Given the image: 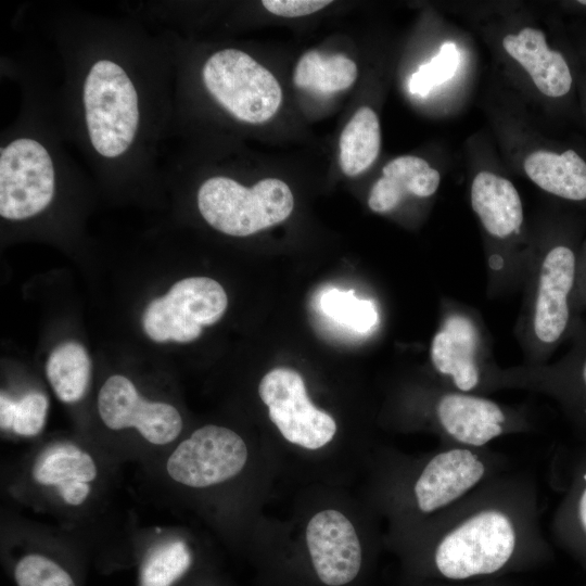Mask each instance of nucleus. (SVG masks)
I'll use <instances>...</instances> for the list:
<instances>
[{
  "mask_svg": "<svg viewBox=\"0 0 586 586\" xmlns=\"http://www.w3.org/2000/svg\"><path fill=\"white\" fill-rule=\"evenodd\" d=\"M247 460V445L235 431L207 424L169 449L164 474L173 484L205 489L234 479Z\"/></svg>",
  "mask_w": 586,
  "mask_h": 586,
  "instance_id": "0eeeda50",
  "label": "nucleus"
},
{
  "mask_svg": "<svg viewBox=\"0 0 586 586\" xmlns=\"http://www.w3.org/2000/svg\"><path fill=\"white\" fill-rule=\"evenodd\" d=\"M381 145L380 123L375 112L362 106L344 127L339 142L340 166L346 176H357L377 160Z\"/></svg>",
  "mask_w": 586,
  "mask_h": 586,
  "instance_id": "412c9836",
  "label": "nucleus"
},
{
  "mask_svg": "<svg viewBox=\"0 0 586 586\" xmlns=\"http://www.w3.org/2000/svg\"><path fill=\"white\" fill-rule=\"evenodd\" d=\"M46 375L61 402L77 403L85 396L91 378V361L86 349L76 342L60 344L48 358Z\"/></svg>",
  "mask_w": 586,
  "mask_h": 586,
  "instance_id": "4be33fe9",
  "label": "nucleus"
},
{
  "mask_svg": "<svg viewBox=\"0 0 586 586\" xmlns=\"http://www.w3.org/2000/svg\"><path fill=\"white\" fill-rule=\"evenodd\" d=\"M98 413L111 431H133L155 449L173 444L183 421L178 409L165 402L143 397L136 385L120 374L105 380L98 394Z\"/></svg>",
  "mask_w": 586,
  "mask_h": 586,
  "instance_id": "f8f14e48",
  "label": "nucleus"
},
{
  "mask_svg": "<svg viewBox=\"0 0 586 586\" xmlns=\"http://www.w3.org/2000/svg\"><path fill=\"white\" fill-rule=\"evenodd\" d=\"M586 586V585H585Z\"/></svg>",
  "mask_w": 586,
  "mask_h": 586,
  "instance_id": "473e14b6",
  "label": "nucleus"
},
{
  "mask_svg": "<svg viewBox=\"0 0 586 586\" xmlns=\"http://www.w3.org/2000/svg\"><path fill=\"white\" fill-rule=\"evenodd\" d=\"M227 304V294L217 281L206 277L186 278L146 306L143 330L155 342H191L200 336L204 326L222 317Z\"/></svg>",
  "mask_w": 586,
  "mask_h": 586,
  "instance_id": "1a4fd4ad",
  "label": "nucleus"
},
{
  "mask_svg": "<svg viewBox=\"0 0 586 586\" xmlns=\"http://www.w3.org/2000/svg\"><path fill=\"white\" fill-rule=\"evenodd\" d=\"M477 344L476 327L460 314L447 317L432 340L430 355L434 368L450 378L459 392L469 393L480 383Z\"/></svg>",
  "mask_w": 586,
  "mask_h": 586,
  "instance_id": "2eb2a0df",
  "label": "nucleus"
},
{
  "mask_svg": "<svg viewBox=\"0 0 586 586\" xmlns=\"http://www.w3.org/2000/svg\"><path fill=\"white\" fill-rule=\"evenodd\" d=\"M258 394L268 407L271 422L286 442L318 450L333 440L337 430L335 420L311 403L297 371L289 368L270 370L259 382Z\"/></svg>",
  "mask_w": 586,
  "mask_h": 586,
  "instance_id": "9d476101",
  "label": "nucleus"
},
{
  "mask_svg": "<svg viewBox=\"0 0 586 586\" xmlns=\"http://www.w3.org/2000/svg\"><path fill=\"white\" fill-rule=\"evenodd\" d=\"M332 3L330 0H264V8L278 16L298 17L313 14Z\"/></svg>",
  "mask_w": 586,
  "mask_h": 586,
  "instance_id": "c756f323",
  "label": "nucleus"
},
{
  "mask_svg": "<svg viewBox=\"0 0 586 586\" xmlns=\"http://www.w3.org/2000/svg\"><path fill=\"white\" fill-rule=\"evenodd\" d=\"M318 305L328 319L356 333H368L378 322L373 302L357 297L353 290L327 289L319 295Z\"/></svg>",
  "mask_w": 586,
  "mask_h": 586,
  "instance_id": "393cba45",
  "label": "nucleus"
},
{
  "mask_svg": "<svg viewBox=\"0 0 586 586\" xmlns=\"http://www.w3.org/2000/svg\"><path fill=\"white\" fill-rule=\"evenodd\" d=\"M26 473L36 492L71 513L91 506L103 482L102 464L95 454L66 440L39 448Z\"/></svg>",
  "mask_w": 586,
  "mask_h": 586,
  "instance_id": "423d86ee",
  "label": "nucleus"
},
{
  "mask_svg": "<svg viewBox=\"0 0 586 586\" xmlns=\"http://www.w3.org/2000/svg\"><path fill=\"white\" fill-rule=\"evenodd\" d=\"M577 263L574 245L566 242L553 245L542 260L533 317L542 344H556L570 324Z\"/></svg>",
  "mask_w": 586,
  "mask_h": 586,
  "instance_id": "ddd939ff",
  "label": "nucleus"
},
{
  "mask_svg": "<svg viewBox=\"0 0 586 586\" xmlns=\"http://www.w3.org/2000/svg\"><path fill=\"white\" fill-rule=\"evenodd\" d=\"M460 61L459 51L454 42L442 44L440 52L428 63L422 64L409 79V91L421 97L434 87L449 80L456 73Z\"/></svg>",
  "mask_w": 586,
  "mask_h": 586,
  "instance_id": "cd10ccee",
  "label": "nucleus"
},
{
  "mask_svg": "<svg viewBox=\"0 0 586 586\" xmlns=\"http://www.w3.org/2000/svg\"><path fill=\"white\" fill-rule=\"evenodd\" d=\"M524 170L548 193L570 202H586V161L575 150L533 152L524 161Z\"/></svg>",
  "mask_w": 586,
  "mask_h": 586,
  "instance_id": "6ab92c4d",
  "label": "nucleus"
},
{
  "mask_svg": "<svg viewBox=\"0 0 586 586\" xmlns=\"http://www.w3.org/2000/svg\"><path fill=\"white\" fill-rule=\"evenodd\" d=\"M304 584L356 586L365 574L364 548L351 520L336 509L316 512L305 531Z\"/></svg>",
  "mask_w": 586,
  "mask_h": 586,
  "instance_id": "6e6552de",
  "label": "nucleus"
},
{
  "mask_svg": "<svg viewBox=\"0 0 586 586\" xmlns=\"http://www.w3.org/2000/svg\"><path fill=\"white\" fill-rule=\"evenodd\" d=\"M204 89L227 113L247 124H263L278 112L282 90L276 77L237 48L211 54L201 71Z\"/></svg>",
  "mask_w": 586,
  "mask_h": 586,
  "instance_id": "39448f33",
  "label": "nucleus"
},
{
  "mask_svg": "<svg viewBox=\"0 0 586 586\" xmlns=\"http://www.w3.org/2000/svg\"><path fill=\"white\" fill-rule=\"evenodd\" d=\"M196 205L214 229L232 237H247L285 220L294 199L280 179H262L247 188L233 178L213 176L196 193Z\"/></svg>",
  "mask_w": 586,
  "mask_h": 586,
  "instance_id": "20e7f679",
  "label": "nucleus"
},
{
  "mask_svg": "<svg viewBox=\"0 0 586 586\" xmlns=\"http://www.w3.org/2000/svg\"><path fill=\"white\" fill-rule=\"evenodd\" d=\"M484 581H480V582H472V583H451V585H445V586H496V585H493V584H489L487 583H483Z\"/></svg>",
  "mask_w": 586,
  "mask_h": 586,
  "instance_id": "2f4dec72",
  "label": "nucleus"
},
{
  "mask_svg": "<svg viewBox=\"0 0 586 586\" xmlns=\"http://www.w3.org/2000/svg\"><path fill=\"white\" fill-rule=\"evenodd\" d=\"M435 416L451 446L483 449L507 428V416L497 403L459 391L438 399Z\"/></svg>",
  "mask_w": 586,
  "mask_h": 586,
  "instance_id": "4468645a",
  "label": "nucleus"
},
{
  "mask_svg": "<svg viewBox=\"0 0 586 586\" xmlns=\"http://www.w3.org/2000/svg\"><path fill=\"white\" fill-rule=\"evenodd\" d=\"M471 204L484 228L494 237L506 238L523 221L520 195L506 178L481 171L473 179Z\"/></svg>",
  "mask_w": 586,
  "mask_h": 586,
  "instance_id": "a211bd4d",
  "label": "nucleus"
},
{
  "mask_svg": "<svg viewBox=\"0 0 586 586\" xmlns=\"http://www.w3.org/2000/svg\"><path fill=\"white\" fill-rule=\"evenodd\" d=\"M574 297L586 307V249L578 258Z\"/></svg>",
  "mask_w": 586,
  "mask_h": 586,
  "instance_id": "7c9ffc66",
  "label": "nucleus"
},
{
  "mask_svg": "<svg viewBox=\"0 0 586 586\" xmlns=\"http://www.w3.org/2000/svg\"><path fill=\"white\" fill-rule=\"evenodd\" d=\"M61 30L62 131L94 170H161L157 156L171 118L169 39L90 18Z\"/></svg>",
  "mask_w": 586,
  "mask_h": 586,
  "instance_id": "f257e3e1",
  "label": "nucleus"
},
{
  "mask_svg": "<svg viewBox=\"0 0 586 586\" xmlns=\"http://www.w3.org/2000/svg\"><path fill=\"white\" fill-rule=\"evenodd\" d=\"M440 173L423 158L404 155L388 162L371 188L368 205L377 213L395 208L407 195L428 198L438 188Z\"/></svg>",
  "mask_w": 586,
  "mask_h": 586,
  "instance_id": "f3484780",
  "label": "nucleus"
},
{
  "mask_svg": "<svg viewBox=\"0 0 586 586\" xmlns=\"http://www.w3.org/2000/svg\"><path fill=\"white\" fill-rule=\"evenodd\" d=\"M48 407V398L38 391L28 392L16 399L2 391L0 396L1 430L22 437L36 436L44 426Z\"/></svg>",
  "mask_w": 586,
  "mask_h": 586,
  "instance_id": "a878e982",
  "label": "nucleus"
},
{
  "mask_svg": "<svg viewBox=\"0 0 586 586\" xmlns=\"http://www.w3.org/2000/svg\"><path fill=\"white\" fill-rule=\"evenodd\" d=\"M194 556L180 537H165L144 555L139 570V586H174L192 568Z\"/></svg>",
  "mask_w": 586,
  "mask_h": 586,
  "instance_id": "b1692460",
  "label": "nucleus"
},
{
  "mask_svg": "<svg viewBox=\"0 0 586 586\" xmlns=\"http://www.w3.org/2000/svg\"><path fill=\"white\" fill-rule=\"evenodd\" d=\"M28 107L8 129L0 144V215L23 221L43 213L53 202L61 175L71 169L56 128Z\"/></svg>",
  "mask_w": 586,
  "mask_h": 586,
  "instance_id": "7ed1b4c3",
  "label": "nucleus"
},
{
  "mask_svg": "<svg viewBox=\"0 0 586 586\" xmlns=\"http://www.w3.org/2000/svg\"><path fill=\"white\" fill-rule=\"evenodd\" d=\"M357 66L344 54L324 55L317 50L303 54L294 69V85L319 93L349 88L357 78Z\"/></svg>",
  "mask_w": 586,
  "mask_h": 586,
  "instance_id": "5701e85b",
  "label": "nucleus"
},
{
  "mask_svg": "<svg viewBox=\"0 0 586 586\" xmlns=\"http://www.w3.org/2000/svg\"><path fill=\"white\" fill-rule=\"evenodd\" d=\"M560 393L586 433V347L561 377Z\"/></svg>",
  "mask_w": 586,
  "mask_h": 586,
  "instance_id": "c85d7f7f",
  "label": "nucleus"
},
{
  "mask_svg": "<svg viewBox=\"0 0 586 586\" xmlns=\"http://www.w3.org/2000/svg\"><path fill=\"white\" fill-rule=\"evenodd\" d=\"M553 531L559 545L586 568V448L573 467Z\"/></svg>",
  "mask_w": 586,
  "mask_h": 586,
  "instance_id": "aec40b11",
  "label": "nucleus"
},
{
  "mask_svg": "<svg viewBox=\"0 0 586 586\" xmlns=\"http://www.w3.org/2000/svg\"><path fill=\"white\" fill-rule=\"evenodd\" d=\"M13 575L16 586H76L60 562L39 551L22 555L14 564Z\"/></svg>",
  "mask_w": 586,
  "mask_h": 586,
  "instance_id": "bb28decb",
  "label": "nucleus"
},
{
  "mask_svg": "<svg viewBox=\"0 0 586 586\" xmlns=\"http://www.w3.org/2000/svg\"><path fill=\"white\" fill-rule=\"evenodd\" d=\"M493 459L483 449L449 446L432 455L411 485L415 509L442 513L491 479Z\"/></svg>",
  "mask_w": 586,
  "mask_h": 586,
  "instance_id": "9b49d317",
  "label": "nucleus"
},
{
  "mask_svg": "<svg viewBox=\"0 0 586 586\" xmlns=\"http://www.w3.org/2000/svg\"><path fill=\"white\" fill-rule=\"evenodd\" d=\"M502 46L527 71L543 94L558 99L572 91L571 66L560 51L549 49L542 30L527 27L518 35H507Z\"/></svg>",
  "mask_w": 586,
  "mask_h": 586,
  "instance_id": "dca6fc26",
  "label": "nucleus"
},
{
  "mask_svg": "<svg viewBox=\"0 0 586 586\" xmlns=\"http://www.w3.org/2000/svg\"><path fill=\"white\" fill-rule=\"evenodd\" d=\"M491 480V479H489ZM489 480L444 511L447 515L416 572L446 583H472L546 562L528 491Z\"/></svg>",
  "mask_w": 586,
  "mask_h": 586,
  "instance_id": "f03ea898",
  "label": "nucleus"
}]
</instances>
